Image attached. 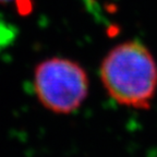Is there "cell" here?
<instances>
[{
	"label": "cell",
	"instance_id": "6da1fadb",
	"mask_svg": "<svg viewBox=\"0 0 157 157\" xmlns=\"http://www.w3.org/2000/svg\"><path fill=\"white\" fill-rule=\"evenodd\" d=\"M108 94L123 106L147 109L157 90V66L150 50L139 42L113 48L101 67Z\"/></svg>",
	"mask_w": 157,
	"mask_h": 157
},
{
	"label": "cell",
	"instance_id": "7a4b0ae2",
	"mask_svg": "<svg viewBox=\"0 0 157 157\" xmlns=\"http://www.w3.org/2000/svg\"><path fill=\"white\" fill-rule=\"evenodd\" d=\"M35 92L39 101L56 113L76 110L87 96V74L80 64L63 58H52L35 69Z\"/></svg>",
	"mask_w": 157,
	"mask_h": 157
},
{
	"label": "cell",
	"instance_id": "3957f363",
	"mask_svg": "<svg viewBox=\"0 0 157 157\" xmlns=\"http://www.w3.org/2000/svg\"><path fill=\"white\" fill-rule=\"evenodd\" d=\"M9 1H12V0H0V2H1V3H6V2H9Z\"/></svg>",
	"mask_w": 157,
	"mask_h": 157
}]
</instances>
